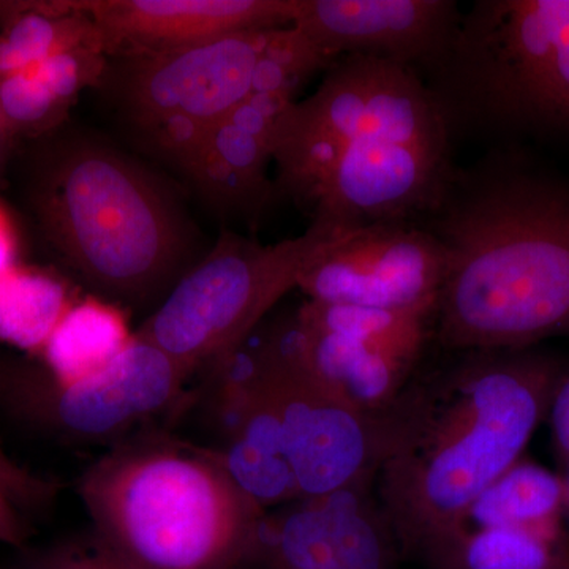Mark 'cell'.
Segmentation results:
<instances>
[{
  "label": "cell",
  "mask_w": 569,
  "mask_h": 569,
  "mask_svg": "<svg viewBox=\"0 0 569 569\" xmlns=\"http://www.w3.org/2000/svg\"><path fill=\"white\" fill-rule=\"evenodd\" d=\"M458 355L419 373L392 408L391 447L376 477L392 535L422 552L523 459L568 369L535 348Z\"/></svg>",
  "instance_id": "obj_2"
},
{
  "label": "cell",
  "mask_w": 569,
  "mask_h": 569,
  "mask_svg": "<svg viewBox=\"0 0 569 569\" xmlns=\"http://www.w3.org/2000/svg\"><path fill=\"white\" fill-rule=\"evenodd\" d=\"M567 477L565 478V493H567V500H565V507H567V516L569 518V466Z\"/></svg>",
  "instance_id": "obj_29"
},
{
  "label": "cell",
  "mask_w": 569,
  "mask_h": 569,
  "mask_svg": "<svg viewBox=\"0 0 569 569\" xmlns=\"http://www.w3.org/2000/svg\"><path fill=\"white\" fill-rule=\"evenodd\" d=\"M565 500L563 477L520 459L468 507L452 530L557 529L567 516Z\"/></svg>",
  "instance_id": "obj_17"
},
{
  "label": "cell",
  "mask_w": 569,
  "mask_h": 569,
  "mask_svg": "<svg viewBox=\"0 0 569 569\" xmlns=\"http://www.w3.org/2000/svg\"><path fill=\"white\" fill-rule=\"evenodd\" d=\"M348 231L317 219L305 234L271 246L224 231L211 252L183 272L138 335L190 376L252 336L266 313Z\"/></svg>",
  "instance_id": "obj_6"
},
{
  "label": "cell",
  "mask_w": 569,
  "mask_h": 569,
  "mask_svg": "<svg viewBox=\"0 0 569 569\" xmlns=\"http://www.w3.org/2000/svg\"><path fill=\"white\" fill-rule=\"evenodd\" d=\"M132 339L118 307L86 299L70 306L41 355L51 380L71 385L110 366Z\"/></svg>",
  "instance_id": "obj_20"
},
{
  "label": "cell",
  "mask_w": 569,
  "mask_h": 569,
  "mask_svg": "<svg viewBox=\"0 0 569 569\" xmlns=\"http://www.w3.org/2000/svg\"><path fill=\"white\" fill-rule=\"evenodd\" d=\"M266 32L231 33L179 50L130 58L122 99L138 129L144 132L168 119H186L212 129L252 92Z\"/></svg>",
  "instance_id": "obj_11"
},
{
  "label": "cell",
  "mask_w": 569,
  "mask_h": 569,
  "mask_svg": "<svg viewBox=\"0 0 569 569\" xmlns=\"http://www.w3.org/2000/svg\"><path fill=\"white\" fill-rule=\"evenodd\" d=\"M293 103L250 93L212 127L183 173L217 212L241 217L254 227L279 197L268 170L274 162L277 122Z\"/></svg>",
  "instance_id": "obj_15"
},
{
  "label": "cell",
  "mask_w": 569,
  "mask_h": 569,
  "mask_svg": "<svg viewBox=\"0 0 569 569\" xmlns=\"http://www.w3.org/2000/svg\"><path fill=\"white\" fill-rule=\"evenodd\" d=\"M460 18L452 0H296L291 26L332 59L373 56L429 73Z\"/></svg>",
  "instance_id": "obj_12"
},
{
  "label": "cell",
  "mask_w": 569,
  "mask_h": 569,
  "mask_svg": "<svg viewBox=\"0 0 569 569\" xmlns=\"http://www.w3.org/2000/svg\"><path fill=\"white\" fill-rule=\"evenodd\" d=\"M440 569H569L561 527L452 530L425 550Z\"/></svg>",
  "instance_id": "obj_18"
},
{
  "label": "cell",
  "mask_w": 569,
  "mask_h": 569,
  "mask_svg": "<svg viewBox=\"0 0 569 569\" xmlns=\"http://www.w3.org/2000/svg\"><path fill=\"white\" fill-rule=\"evenodd\" d=\"M2 377L0 387L22 417L70 440L100 443L170 407L189 373L137 332L110 366L77 383L32 370Z\"/></svg>",
  "instance_id": "obj_9"
},
{
  "label": "cell",
  "mask_w": 569,
  "mask_h": 569,
  "mask_svg": "<svg viewBox=\"0 0 569 569\" xmlns=\"http://www.w3.org/2000/svg\"><path fill=\"white\" fill-rule=\"evenodd\" d=\"M80 44L100 48L92 21L73 0L0 2V78Z\"/></svg>",
  "instance_id": "obj_19"
},
{
  "label": "cell",
  "mask_w": 569,
  "mask_h": 569,
  "mask_svg": "<svg viewBox=\"0 0 569 569\" xmlns=\"http://www.w3.org/2000/svg\"><path fill=\"white\" fill-rule=\"evenodd\" d=\"M337 59L316 47L295 26L271 29L254 66L252 92L295 102L299 86L313 73L328 70Z\"/></svg>",
  "instance_id": "obj_22"
},
{
  "label": "cell",
  "mask_w": 569,
  "mask_h": 569,
  "mask_svg": "<svg viewBox=\"0 0 569 569\" xmlns=\"http://www.w3.org/2000/svg\"><path fill=\"white\" fill-rule=\"evenodd\" d=\"M264 518L257 542L271 545L282 569H383L395 538L378 505L376 478Z\"/></svg>",
  "instance_id": "obj_14"
},
{
  "label": "cell",
  "mask_w": 569,
  "mask_h": 569,
  "mask_svg": "<svg viewBox=\"0 0 569 569\" xmlns=\"http://www.w3.org/2000/svg\"><path fill=\"white\" fill-rule=\"evenodd\" d=\"M104 54L179 50L231 33L293 24L296 0H74Z\"/></svg>",
  "instance_id": "obj_13"
},
{
  "label": "cell",
  "mask_w": 569,
  "mask_h": 569,
  "mask_svg": "<svg viewBox=\"0 0 569 569\" xmlns=\"http://www.w3.org/2000/svg\"><path fill=\"white\" fill-rule=\"evenodd\" d=\"M443 249L418 223H377L348 231L307 269L298 288L325 305L408 310L438 302Z\"/></svg>",
  "instance_id": "obj_10"
},
{
  "label": "cell",
  "mask_w": 569,
  "mask_h": 569,
  "mask_svg": "<svg viewBox=\"0 0 569 569\" xmlns=\"http://www.w3.org/2000/svg\"><path fill=\"white\" fill-rule=\"evenodd\" d=\"M80 496L132 569H222L257 545L264 518L219 455L174 445L116 449L86 471Z\"/></svg>",
  "instance_id": "obj_4"
},
{
  "label": "cell",
  "mask_w": 569,
  "mask_h": 569,
  "mask_svg": "<svg viewBox=\"0 0 569 569\" xmlns=\"http://www.w3.org/2000/svg\"><path fill=\"white\" fill-rule=\"evenodd\" d=\"M39 569H129L121 561L110 557L100 561H80L70 559H56L41 565Z\"/></svg>",
  "instance_id": "obj_28"
},
{
  "label": "cell",
  "mask_w": 569,
  "mask_h": 569,
  "mask_svg": "<svg viewBox=\"0 0 569 569\" xmlns=\"http://www.w3.org/2000/svg\"><path fill=\"white\" fill-rule=\"evenodd\" d=\"M443 121L418 71L373 56H342L329 67L318 91L290 104L277 122V189L310 206L355 133Z\"/></svg>",
  "instance_id": "obj_8"
},
{
  "label": "cell",
  "mask_w": 569,
  "mask_h": 569,
  "mask_svg": "<svg viewBox=\"0 0 569 569\" xmlns=\"http://www.w3.org/2000/svg\"><path fill=\"white\" fill-rule=\"evenodd\" d=\"M7 134L9 133H7L6 126H3L2 116H0V152H2L3 141H6Z\"/></svg>",
  "instance_id": "obj_30"
},
{
  "label": "cell",
  "mask_w": 569,
  "mask_h": 569,
  "mask_svg": "<svg viewBox=\"0 0 569 569\" xmlns=\"http://www.w3.org/2000/svg\"><path fill=\"white\" fill-rule=\"evenodd\" d=\"M14 505L17 503L0 489V542L7 545H18L24 538V529Z\"/></svg>",
  "instance_id": "obj_26"
},
{
  "label": "cell",
  "mask_w": 569,
  "mask_h": 569,
  "mask_svg": "<svg viewBox=\"0 0 569 569\" xmlns=\"http://www.w3.org/2000/svg\"><path fill=\"white\" fill-rule=\"evenodd\" d=\"M0 489L20 505H39L50 500L52 486L29 473L0 448Z\"/></svg>",
  "instance_id": "obj_24"
},
{
  "label": "cell",
  "mask_w": 569,
  "mask_h": 569,
  "mask_svg": "<svg viewBox=\"0 0 569 569\" xmlns=\"http://www.w3.org/2000/svg\"><path fill=\"white\" fill-rule=\"evenodd\" d=\"M14 238L13 230L6 213L0 209V277L7 274L13 266Z\"/></svg>",
  "instance_id": "obj_27"
},
{
  "label": "cell",
  "mask_w": 569,
  "mask_h": 569,
  "mask_svg": "<svg viewBox=\"0 0 569 569\" xmlns=\"http://www.w3.org/2000/svg\"><path fill=\"white\" fill-rule=\"evenodd\" d=\"M258 373L279 427L299 501L376 478L392 437V410H356L326 387L310 362L298 310L258 340Z\"/></svg>",
  "instance_id": "obj_7"
},
{
  "label": "cell",
  "mask_w": 569,
  "mask_h": 569,
  "mask_svg": "<svg viewBox=\"0 0 569 569\" xmlns=\"http://www.w3.org/2000/svg\"><path fill=\"white\" fill-rule=\"evenodd\" d=\"M429 78L451 134L569 137V0L475 3Z\"/></svg>",
  "instance_id": "obj_5"
},
{
  "label": "cell",
  "mask_w": 569,
  "mask_h": 569,
  "mask_svg": "<svg viewBox=\"0 0 569 569\" xmlns=\"http://www.w3.org/2000/svg\"><path fill=\"white\" fill-rule=\"evenodd\" d=\"M70 306L59 280L11 268L0 277V340L41 353Z\"/></svg>",
  "instance_id": "obj_21"
},
{
  "label": "cell",
  "mask_w": 569,
  "mask_h": 569,
  "mask_svg": "<svg viewBox=\"0 0 569 569\" xmlns=\"http://www.w3.org/2000/svg\"><path fill=\"white\" fill-rule=\"evenodd\" d=\"M553 448L565 466H569V367L561 377L549 410Z\"/></svg>",
  "instance_id": "obj_25"
},
{
  "label": "cell",
  "mask_w": 569,
  "mask_h": 569,
  "mask_svg": "<svg viewBox=\"0 0 569 569\" xmlns=\"http://www.w3.org/2000/svg\"><path fill=\"white\" fill-rule=\"evenodd\" d=\"M302 325L318 378L356 410L388 413L419 376L427 348Z\"/></svg>",
  "instance_id": "obj_16"
},
{
  "label": "cell",
  "mask_w": 569,
  "mask_h": 569,
  "mask_svg": "<svg viewBox=\"0 0 569 569\" xmlns=\"http://www.w3.org/2000/svg\"><path fill=\"white\" fill-rule=\"evenodd\" d=\"M127 568H129V567H127ZM129 569H132V568H129Z\"/></svg>",
  "instance_id": "obj_31"
},
{
  "label": "cell",
  "mask_w": 569,
  "mask_h": 569,
  "mask_svg": "<svg viewBox=\"0 0 569 569\" xmlns=\"http://www.w3.org/2000/svg\"><path fill=\"white\" fill-rule=\"evenodd\" d=\"M418 224L447 260L438 346L456 353L527 350L569 336V183L486 157L455 168Z\"/></svg>",
  "instance_id": "obj_1"
},
{
  "label": "cell",
  "mask_w": 569,
  "mask_h": 569,
  "mask_svg": "<svg viewBox=\"0 0 569 569\" xmlns=\"http://www.w3.org/2000/svg\"><path fill=\"white\" fill-rule=\"evenodd\" d=\"M66 104L36 67L0 78V116L7 133H40L62 121Z\"/></svg>",
  "instance_id": "obj_23"
},
{
  "label": "cell",
  "mask_w": 569,
  "mask_h": 569,
  "mask_svg": "<svg viewBox=\"0 0 569 569\" xmlns=\"http://www.w3.org/2000/svg\"><path fill=\"white\" fill-rule=\"evenodd\" d=\"M41 228L89 287L141 306L168 295L189 254V224L144 168L110 146L74 140L33 192Z\"/></svg>",
  "instance_id": "obj_3"
}]
</instances>
